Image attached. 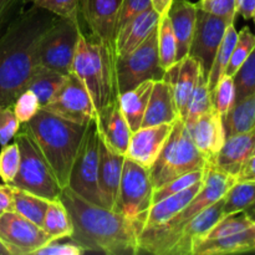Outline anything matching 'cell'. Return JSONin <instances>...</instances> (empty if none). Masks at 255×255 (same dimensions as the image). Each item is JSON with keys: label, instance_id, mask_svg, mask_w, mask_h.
Returning <instances> with one entry per match:
<instances>
[{"label": "cell", "instance_id": "cell-19", "mask_svg": "<svg viewBox=\"0 0 255 255\" xmlns=\"http://www.w3.org/2000/svg\"><path fill=\"white\" fill-rule=\"evenodd\" d=\"M125 157L126 156L114 151L100 138L99 191L104 207L111 211H114L116 206Z\"/></svg>", "mask_w": 255, "mask_h": 255}, {"label": "cell", "instance_id": "cell-38", "mask_svg": "<svg viewBox=\"0 0 255 255\" xmlns=\"http://www.w3.org/2000/svg\"><path fill=\"white\" fill-rule=\"evenodd\" d=\"M204 169L189 172V173H186L183 174V176H179L177 177V178L172 179L171 182L158 187V188H154L152 203L154 204L157 203V202L162 201V199L167 198V197L173 196V194L179 193V192H183L184 189L189 188V187L194 186V184L198 183V182L203 181Z\"/></svg>", "mask_w": 255, "mask_h": 255}, {"label": "cell", "instance_id": "cell-37", "mask_svg": "<svg viewBox=\"0 0 255 255\" xmlns=\"http://www.w3.org/2000/svg\"><path fill=\"white\" fill-rule=\"evenodd\" d=\"M236 102L255 94V46L233 76Z\"/></svg>", "mask_w": 255, "mask_h": 255}, {"label": "cell", "instance_id": "cell-4", "mask_svg": "<svg viewBox=\"0 0 255 255\" xmlns=\"http://www.w3.org/2000/svg\"><path fill=\"white\" fill-rule=\"evenodd\" d=\"M39 146L62 189L69 184L70 172L87 125L69 121L40 109L26 124H22Z\"/></svg>", "mask_w": 255, "mask_h": 255}, {"label": "cell", "instance_id": "cell-28", "mask_svg": "<svg viewBox=\"0 0 255 255\" xmlns=\"http://www.w3.org/2000/svg\"><path fill=\"white\" fill-rule=\"evenodd\" d=\"M202 186H203V181L184 189L183 192H179V193L169 196L167 198L162 199V201L157 202V203L152 204L151 209L147 214L143 228L159 226V224H163L167 221H169L172 217L176 216L178 212H181L191 202V199L198 193Z\"/></svg>", "mask_w": 255, "mask_h": 255}, {"label": "cell", "instance_id": "cell-46", "mask_svg": "<svg viewBox=\"0 0 255 255\" xmlns=\"http://www.w3.org/2000/svg\"><path fill=\"white\" fill-rule=\"evenodd\" d=\"M21 124L16 119L12 106L0 107V144H7L19 132Z\"/></svg>", "mask_w": 255, "mask_h": 255}, {"label": "cell", "instance_id": "cell-3", "mask_svg": "<svg viewBox=\"0 0 255 255\" xmlns=\"http://www.w3.org/2000/svg\"><path fill=\"white\" fill-rule=\"evenodd\" d=\"M238 182L237 177L208 163L204 169L203 186L181 212L166 223L143 228L138 236V249L154 255H169L183 227L197 214L223 198Z\"/></svg>", "mask_w": 255, "mask_h": 255}, {"label": "cell", "instance_id": "cell-54", "mask_svg": "<svg viewBox=\"0 0 255 255\" xmlns=\"http://www.w3.org/2000/svg\"><path fill=\"white\" fill-rule=\"evenodd\" d=\"M0 255H10L9 252H7V249L5 248L1 243H0Z\"/></svg>", "mask_w": 255, "mask_h": 255}, {"label": "cell", "instance_id": "cell-36", "mask_svg": "<svg viewBox=\"0 0 255 255\" xmlns=\"http://www.w3.org/2000/svg\"><path fill=\"white\" fill-rule=\"evenodd\" d=\"M158 34V55L162 69L166 71L177 62V39L168 15L161 17L157 27Z\"/></svg>", "mask_w": 255, "mask_h": 255}, {"label": "cell", "instance_id": "cell-6", "mask_svg": "<svg viewBox=\"0 0 255 255\" xmlns=\"http://www.w3.org/2000/svg\"><path fill=\"white\" fill-rule=\"evenodd\" d=\"M207 164L208 161L194 144L189 129L178 119L173 124L161 153L148 171L152 184L154 188H158L177 177L204 169Z\"/></svg>", "mask_w": 255, "mask_h": 255}, {"label": "cell", "instance_id": "cell-48", "mask_svg": "<svg viewBox=\"0 0 255 255\" xmlns=\"http://www.w3.org/2000/svg\"><path fill=\"white\" fill-rule=\"evenodd\" d=\"M85 252L86 251L82 247L72 241L70 243H60L59 241H52L40 248L35 255H81Z\"/></svg>", "mask_w": 255, "mask_h": 255}, {"label": "cell", "instance_id": "cell-34", "mask_svg": "<svg viewBox=\"0 0 255 255\" xmlns=\"http://www.w3.org/2000/svg\"><path fill=\"white\" fill-rule=\"evenodd\" d=\"M12 199H14L15 212L31 221L36 226L41 227L50 201L15 187H12Z\"/></svg>", "mask_w": 255, "mask_h": 255}, {"label": "cell", "instance_id": "cell-17", "mask_svg": "<svg viewBox=\"0 0 255 255\" xmlns=\"http://www.w3.org/2000/svg\"><path fill=\"white\" fill-rule=\"evenodd\" d=\"M201 71H203L201 64L196 59L187 55L183 59L178 60L173 66L166 70L163 75V79L168 82L172 89L178 117L182 121L186 117L189 99L196 87Z\"/></svg>", "mask_w": 255, "mask_h": 255}, {"label": "cell", "instance_id": "cell-20", "mask_svg": "<svg viewBox=\"0 0 255 255\" xmlns=\"http://www.w3.org/2000/svg\"><path fill=\"white\" fill-rule=\"evenodd\" d=\"M99 136L107 146L121 154H126L132 131L120 109L119 97L110 102L96 116Z\"/></svg>", "mask_w": 255, "mask_h": 255}, {"label": "cell", "instance_id": "cell-13", "mask_svg": "<svg viewBox=\"0 0 255 255\" xmlns=\"http://www.w3.org/2000/svg\"><path fill=\"white\" fill-rule=\"evenodd\" d=\"M41 109L80 125H87L97 116L89 92L72 74L67 76L65 84L51 101Z\"/></svg>", "mask_w": 255, "mask_h": 255}, {"label": "cell", "instance_id": "cell-12", "mask_svg": "<svg viewBox=\"0 0 255 255\" xmlns=\"http://www.w3.org/2000/svg\"><path fill=\"white\" fill-rule=\"evenodd\" d=\"M52 242L49 234L15 211L0 216V243L10 255H35L40 248Z\"/></svg>", "mask_w": 255, "mask_h": 255}, {"label": "cell", "instance_id": "cell-23", "mask_svg": "<svg viewBox=\"0 0 255 255\" xmlns=\"http://www.w3.org/2000/svg\"><path fill=\"white\" fill-rule=\"evenodd\" d=\"M161 16L153 7L141 12L120 27L116 35V59L133 51L158 27Z\"/></svg>", "mask_w": 255, "mask_h": 255}, {"label": "cell", "instance_id": "cell-45", "mask_svg": "<svg viewBox=\"0 0 255 255\" xmlns=\"http://www.w3.org/2000/svg\"><path fill=\"white\" fill-rule=\"evenodd\" d=\"M197 7L228 21H236V0H199Z\"/></svg>", "mask_w": 255, "mask_h": 255}, {"label": "cell", "instance_id": "cell-40", "mask_svg": "<svg viewBox=\"0 0 255 255\" xmlns=\"http://www.w3.org/2000/svg\"><path fill=\"white\" fill-rule=\"evenodd\" d=\"M254 222L244 212L227 216L217 226H214L211 229V232L207 234L204 239H217L232 236V234L239 233V232H243L246 229L251 228Z\"/></svg>", "mask_w": 255, "mask_h": 255}, {"label": "cell", "instance_id": "cell-18", "mask_svg": "<svg viewBox=\"0 0 255 255\" xmlns=\"http://www.w3.org/2000/svg\"><path fill=\"white\" fill-rule=\"evenodd\" d=\"M224 197L197 214L183 227L178 241L169 255H192L196 244L203 241L214 226L224 218Z\"/></svg>", "mask_w": 255, "mask_h": 255}, {"label": "cell", "instance_id": "cell-55", "mask_svg": "<svg viewBox=\"0 0 255 255\" xmlns=\"http://www.w3.org/2000/svg\"><path fill=\"white\" fill-rule=\"evenodd\" d=\"M253 20H254V24H255V14H254V16H253Z\"/></svg>", "mask_w": 255, "mask_h": 255}, {"label": "cell", "instance_id": "cell-53", "mask_svg": "<svg viewBox=\"0 0 255 255\" xmlns=\"http://www.w3.org/2000/svg\"><path fill=\"white\" fill-rule=\"evenodd\" d=\"M244 213H246L247 216L252 219V221L255 222V202L252 204V206H249L246 211H244Z\"/></svg>", "mask_w": 255, "mask_h": 255}, {"label": "cell", "instance_id": "cell-29", "mask_svg": "<svg viewBox=\"0 0 255 255\" xmlns=\"http://www.w3.org/2000/svg\"><path fill=\"white\" fill-rule=\"evenodd\" d=\"M223 119L226 137L255 128V94L236 102Z\"/></svg>", "mask_w": 255, "mask_h": 255}, {"label": "cell", "instance_id": "cell-31", "mask_svg": "<svg viewBox=\"0 0 255 255\" xmlns=\"http://www.w3.org/2000/svg\"><path fill=\"white\" fill-rule=\"evenodd\" d=\"M41 228L46 232L52 241L69 238L74 231L71 217L61 201H50L47 211L42 219Z\"/></svg>", "mask_w": 255, "mask_h": 255}, {"label": "cell", "instance_id": "cell-21", "mask_svg": "<svg viewBox=\"0 0 255 255\" xmlns=\"http://www.w3.org/2000/svg\"><path fill=\"white\" fill-rule=\"evenodd\" d=\"M192 139L208 163H213L226 142L223 119L216 109L202 115L189 128Z\"/></svg>", "mask_w": 255, "mask_h": 255}, {"label": "cell", "instance_id": "cell-35", "mask_svg": "<svg viewBox=\"0 0 255 255\" xmlns=\"http://www.w3.org/2000/svg\"><path fill=\"white\" fill-rule=\"evenodd\" d=\"M255 202V182L238 181L224 196V216L244 212Z\"/></svg>", "mask_w": 255, "mask_h": 255}, {"label": "cell", "instance_id": "cell-33", "mask_svg": "<svg viewBox=\"0 0 255 255\" xmlns=\"http://www.w3.org/2000/svg\"><path fill=\"white\" fill-rule=\"evenodd\" d=\"M213 109L214 105L213 99H212V92L208 86V77L204 75L203 71H201L196 87H194L191 99H189L186 117L183 120L187 128H191L202 115L207 114Z\"/></svg>", "mask_w": 255, "mask_h": 255}, {"label": "cell", "instance_id": "cell-39", "mask_svg": "<svg viewBox=\"0 0 255 255\" xmlns=\"http://www.w3.org/2000/svg\"><path fill=\"white\" fill-rule=\"evenodd\" d=\"M255 46V34L252 32V30L248 26L243 27L238 32V40L234 46L233 52H232L231 60H229L228 67H227L226 75L233 77L237 70L241 67V65L246 61L247 57L252 52V50Z\"/></svg>", "mask_w": 255, "mask_h": 255}, {"label": "cell", "instance_id": "cell-47", "mask_svg": "<svg viewBox=\"0 0 255 255\" xmlns=\"http://www.w3.org/2000/svg\"><path fill=\"white\" fill-rule=\"evenodd\" d=\"M149 7H152L151 0H122L121 10H120L119 16V24H117V31L126 22H128L129 20L136 17L141 12L146 11Z\"/></svg>", "mask_w": 255, "mask_h": 255}, {"label": "cell", "instance_id": "cell-41", "mask_svg": "<svg viewBox=\"0 0 255 255\" xmlns=\"http://www.w3.org/2000/svg\"><path fill=\"white\" fill-rule=\"evenodd\" d=\"M34 6L47 10L56 16L79 21L82 0H25Z\"/></svg>", "mask_w": 255, "mask_h": 255}, {"label": "cell", "instance_id": "cell-22", "mask_svg": "<svg viewBox=\"0 0 255 255\" xmlns=\"http://www.w3.org/2000/svg\"><path fill=\"white\" fill-rule=\"evenodd\" d=\"M255 153V128L226 138L223 147L212 164L232 176L241 173L244 164Z\"/></svg>", "mask_w": 255, "mask_h": 255}, {"label": "cell", "instance_id": "cell-50", "mask_svg": "<svg viewBox=\"0 0 255 255\" xmlns=\"http://www.w3.org/2000/svg\"><path fill=\"white\" fill-rule=\"evenodd\" d=\"M237 15H241L246 20L253 19L255 14V0H236Z\"/></svg>", "mask_w": 255, "mask_h": 255}, {"label": "cell", "instance_id": "cell-44", "mask_svg": "<svg viewBox=\"0 0 255 255\" xmlns=\"http://www.w3.org/2000/svg\"><path fill=\"white\" fill-rule=\"evenodd\" d=\"M40 109L41 107H40V102L37 100L36 95L29 89L25 90L22 94H20V96L12 104L15 116H16V119L19 120L21 125L29 122L37 114Z\"/></svg>", "mask_w": 255, "mask_h": 255}, {"label": "cell", "instance_id": "cell-26", "mask_svg": "<svg viewBox=\"0 0 255 255\" xmlns=\"http://www.w3.org/2000/svg\"><path fill=\"white\" fill-rule=\"evenodd\" d=\"M255 252V222L251 228L217 239H203L193 248L192 255H226Z\"/></svg>", "mask_w": 255, "mask_h": 255}, {"label": "cell", "instance_id": "cell-43", "mask_svg": "<svg viewBox=\"0 0 255 255\" xmlns=\"http://www.w3.org/2000/svg\"><path fill=\"white\" fill-rule=\"evenodd\" d=\"M20 166V148L16 141L4 144L0 151V178L4 183L14 181Z\"/></svg>", "mask_w": 255, "mask_h": 255}, {"label": "cell", "instance_id": "cell-10", "mask_svg": "<svg viewBox=\"0 0 255 255\" xmlns=\"http://www.w3.org/2000/svg\"><path fill=\"white\" fill-rule=\"evenodd\" d=\"M117 95L147 80H159L163 77L158 55V34L157 29L138 47L122 57H117L115 64Z\"/></svg>", "mask_w": 255, "mask_h": 255}, {"label": "cell", "instance_id": "cell-2", "mask_svg": "<svg viewBox=\"0 0 255 255\" xmlns=\"http://www.w3.org/2000/svg\"><path fill=\"white\" fill-rule=\"evenodd\" d=\"M60 201L71 217L74 231L69 237L86 252L109 255L139 253L138 236L143 227L119 212L85 201L69 187L62 189Z\"/></svg>", "mask_w": 255, "mask_h": 255}, {"label": "cell", "instance_id": "cell-9", "mask_svg": "<svg viewBox=\"0 0 255 255\" xmlns=\"http://www.w3.org/2000/svg\"><path fill=\"white\" fill-rule=\"evenodd\" d=\"M154 187L149 171L125 157L115 212L144 227L147 214L152 207Z\"/></svg>", "mask_w": 255, "mask_h": 255}, {"label": "cell", "instance_id": "cell-5", "mask_svg": "<svg viewBox=\"0 0 255 255\" xmlns=\"http://www.w3.org/2000/svg\"><path fill=\"white\" fill-rule=\"evenodd\" d=\"M115 64L116 57L101 41L81 31L72 60L71 74L89 92L97 114L119 97Z\"/></svg>", "mask_w": 255, "mask_h": 255}, {"label": "cell", "instance_id": "cell-14", "mask_svg": "<svg viewBox=\"0 0 255 255\" xmlns=\"http://www.w3.org/2000/svg\"><path fill=\"white\" fill-rule=\"evenodd\" d=\"M231 22L234 21H228L201 9L197 10L196 29L188 55L201 64L207 77L216 59L219 45L223 40L224 32Z\"/></svg>", "mask_w": 255, "mask_h": 255}, {"label": "cell", "instance_id": "cell-32", "mask_svg": "<svg viewBox=\"0 0 255 255\" xmlns=\"http://www.w3.org/2000/svg\"><path fill=\"white\" fill-rule=\"evenodd\" d=\"M237 40H238V31L234 26V22H231L227 27L226 32H224L223 40L219 45L218 51L216 54V59H214L208 75V86L212 94H213L221 77L226 75L227 67H228L229 60H231L232 52H233L234 46H236Z\"/></svg>", "mask_w": 255, "mask_h": 255}, {"label": "cell", "instance_id": "cell-7", "mask_svg": "<svg viewBox=\"0 0 255 255\" xmlns=\"http://www.w3.org/2000/svg\"><path fill=\"white\" fill-rule=\"evenodd\" d=\"M14 139L20 148V166L10 186L24 189L47 201L59 199L62 188L31 134L24 126H20Z\"/></svg>", "mask_w": 255, "mask_h": 255}, {"label": "cell", "instance_id": "cell-56", "mask_svg": "<svg viewBox=\"0 0 255 255\" xmlns=\"http://www.w3.org/2000/svg\"><path fill=\"white\" fill-rule=\"evenodd\" d=\"M252 182H255V178H254V179H253V181H252Z\"/></svg>", "mask_w": 255, "mask_h": 255}, {"label": "cell", "instance_id": "cell-1", "mask_svg": "<svg viewBox=\"0 0 255 255\" xmlns=\"http://www.w3.org/2000/svg\"><path fill=\"white\" fill-rule=\"evenodd\" d=\"M57 17L31 5L17 11L0 31V107L12 106L27 90L39 66L40 42Z\"/></svg>", "mask_w": 255, "mask_h": 255}, {"label": "cell", "instance_id": "cell-42", "mask_svg": "<svg viewBox=\"0 0 255 255\" xmlns=\"http://www.w3.org/2000/svg\"><path fill=\"white\" fill-rule=\"evenodd\" d=\"M212 99L217 112L222 117L226 116L236 104V87H234L233 77L229 75H223L212 94Z\"/></svg>", "mask_w": 255, "mask_h": 255}, {"label": "cell", "instance_id": "cell-30", "mask_svg": "<svg viewBox=\"0 0 255 255\" xmlns=\"http://www.w3.org/2000/svg\"><path fill=\"white\" fill-rule=\"evenodd\" d=\"M69 75H64L59 71L39 65L32 75L27 89L36 95L40 102V107L49 104L52 97L57 94Z\"/></svg>", "mask_w": 255, "mask_h": 255}, {"label": "cell", "instance_id": "cell-8", "mask_svg": "<svg viewBox=\"0 0 255 255\" xmlns=\"http://www.w3.org/2000/svg\"><path fill=\"white\" fill-rule=\"evenodd\" d=\"M99 153L100 137L95 119L87 124L81 144L72 163L67 187L85 201L104 207L99 191Z\"/></svg>", "mask_w": 255, "mask_h": 255}, {"label": "cell", "instance_id": "cell-27", "mask_svg": "<svg viewBox=\"0 0 255 255\" xmlns=\"http://www.w3.org/2000/svg\"><path fill=\"white\" fill-rule=\"evenodd\" d=\"M153 84L154 80H147L133 89L119 95L120 109L132 132L137 131L142 126Z\"/></svg>", "mask_w": 255, "mask_h": 255}, {"label": "cell", "instance_id": "cell-51", "mask_svg": "<svg viewBox=\"0 0 255 255\" xmlns=\"http://www.w3.org/2000/svg\"><path fill=\"white\" fill-rule=\"evenodd\" d=\"M255 178V154L249 158V161L242 168L238 174V181H253Z\"/></svg>", "mask_w": 255, "mask_h": 255}, {"label": "cell", "instance_id": "cell-52", "mask_svg": "<svg viewBox=\"0 0 255 255\" xmlns=\"http://www.w3.org/2000/svg\"><path fill=\"white\" fill-rule=\"evenodd\" d=\"M174 0H151L152 7L157 11V14L161 17L167 16L168 15L169 9H171L172 4Z\"/></svg>", "mask_w": 255, "mask_h": 255}, {"label": "cell", "instance_id": "cell-24", "mask_svg": "<svg viewBox=\"0 0 255 255\" xmlns=\"http://www.w3.org/2000/svg\"><path fill=\"white\" fill-rule=\"evenodd\" d=\"M178 119V112L169 84L163 77L154 80L141 127L174 124Z\"/></svg>", "mask_w": 255, "mask_h": 255}, {"label": "cell", "instance_id": "cell-25", "mask_svg": "<svg viewBox=\"0 0 255 255\" xmlns=\"http://www.w3.org/2000/svg\"><path fill=\"white\" fill-rule=\"evenodd\" d=\"M197 10L198 7L196 2L189 0H174L168 11V17L171 20L178 45L177 61L189 54L194 29H196Z\"/></svg>", "mask_w": 255, "mask_h": 255}, {"label": "cell", "instance_id": "cell-49", "mask_svg": "<svg viewBox=\"0 0 255 255\" xmlns=\"http://www.w3.org/2000/svg\"><path fill=\"white\" fill-rule=\"evenodd\" d=\"M6 211H14L12 187L10 184H0V216Z\"/></svg>", "mask_w": 255, "mask_h": 255}, {"label": "cell", "instance_id": "cell-57", "mask_svg": "<svg viewBox=\"0 0 255 255\" xmlns=\"http://www.w3.org/2000/svg\"><path fill=\"white\" fill-rule=\"evenodd\" d=\"M254 154H255V153H254Z\"/></svg>", "mask_w": 255, "mask_h": 255}, {"label": "cell", "instance_id": "cell-16", "mask_svg": "<svg viewBox=\"0 0 255 255\" xmlns=\"http://www.w3.org/2000/svg\"><path fill=\"white\" fill-rule=\"evenodd\" d=\"M172 128L173 124L139 127L137 131L132 132L125 156L149 169L166 144Z\"/></svg>", "mask_w": 255, "mask_h": 255}, {"label": "cell", "instance_id": "cell-11", "mask_svg": "<svg viewBox=\"0 0 255 255\" xmlns=\"http://www.w3.org/2000/svg\"><path fill=\"white\" fill-rule=\"evenodd\" d=\"M81 31L79 21L57 17L40 42L39 65L64 75L71 74L72 60Z\"/></svg>", "mask_w": 255, "mask_h": 255}, {"label": "cell", "instance_id": "cell-15", "mask_svg": "<svg viewBox=\"0 0 255 255\" xmlns=\"http://www.w3.org/2000/svg\"><path fill=\"white\" fill-rule=\"evenodd\" d=\"M122 0H82L81 15L90 35L101 41L116 57V35Z\"/></svg>", "mask_w": 255, "mask_h": 255}]
</instances>
